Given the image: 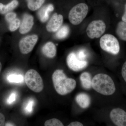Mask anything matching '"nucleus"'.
<instances>
[{"instance_id": "nucleus-22", "label": "nucleus", "mask_w": 126, "mask_h": 126, "mask_svg": "<svg viewBox=\"0 0 126 126\" xmlns=\"http://www.w3.org/2000/svg\"><path fill=\"white\" fill-rule=\"evenodd\" d=\"M77 58L81 61H87L88 56V53L87 50L84 49L79 50L76 53Z\"/></svg>"}, {"instance_id": "nucleus-19", "label": "nucleus", "mask_w": 126, "mask_h": 126, "mask_svg": "<svg viewBox=\"0 0 126 126\" xmlns=\"http://www.w3.org/2000/svg\"><path fill=\"white\" fill-rule=\"evenodd\" d=\"M69 31L70 30L68 26L64 25L58 30L55 34V36L56 38L59 39L65 38L68 35Z\"/></svg>"}, {"instance_id": "nucleus-27", "label": "nucleus", "mask_w": 126, "mask_h": 126, "mask_svg": "<svg viewBox=\"0 0 126 126\" xmlns=\"http://www.w3.org/2000/svg\"><path fill=\"white\" fill-rule=\"evenodd\" d=\"M122 75L124 81L126 82V61L124 63L122 68Z\"/></svg>"}, {"instance_id": "nucleus-15", "label": "nucleus", "mask_w": 126, "mask_h": 126, "mask_svg": "<svg viewBox=\"0 0 126 126\" xmlns=\"http://www.w3.org/2000/svg\"><path fill=\"white\" fill-rule=\"evenodd\" d=\"M19 2L17 0H13L6 5L0 2V14H5L12 11L18 6Z\"/></svg>"}, {"instance_id": "nucleus-28", "label": "nucleus", "mask_w": 126, "mask_h": 126, "mask_svg": "<svg viewBox=\"0 0 126 126\" xmlns=\"http://www.w3.org/2000/svg\"><path fill=\"white\" fill-rule=\"evenodd\" d=\"M5 123V116L2 113H0V126H4Z\"/></svg>"}, {"instance_id": "nucleus-30", "label": "nucleus", "mask_w": 126, "mask_h": 126, "mask_svg": "<svg viewBox=\"0 0 126 126\" xmlns=\"http://www.w3.org/2000/svg\"><path fill=\"white\" fill-rule=\"evenodd\" d=\"M122 19L123 21L126 22V3L125 5V10H124V14L122 16Z\"/></svg>"}, {"instance_id": "nucleus-8", "label": "nucleus", "mask_w": 126, "mask_h": 126, "mask_svg": "<svg viewBox=\"0 0 126 126\" xmlns=\"http://www.w3.org/2000/svg\"><path fill=\"white\" fill-rule=\"evenodd\" d=\"M66 61L69 68L75 72L82 70L88 65L87 61L79 60L74 52H71L69 54L67 57Z\"/></svg>"}, {"instance_id": "nucleus-10", "label": "nucleus", "mask_w": 126, "mask_h": 126, "mask_svg": "<svg viewBox=\"0 0 126 126\" xmlns=\"http://www.w3.org/2000/svg\"><path fill=\"white\" fill-rule=\"evenodd\" d=\"M63 17L62 15L55 13L47 23L46 28L49 32H55L61 27Z\"/></svg>"}, {"instance_id": "nucleus-29", "label": "nucleus", "mask_w": 126, "mask_h": 126, "mask_svg": "<svg viewBox=\"0 0 126 126\" xmlns=\"http://www.w3.org/2000/svg\"><path fill=\"white\" fill-rule=\"evenodd\" d=\"M83 124L79 122H72L68 125V126H83Z\"/></svg>"}, {"instance_id": "nucleus-7", "label": "nucleus", "mask_w": 126, "mask_h": 126, "mask_svg": "<svg viewBox=\"0 0 126 126\" xmlns=\"http://www.w3.org/2000/svg\"><path fill=\"white\" fill-rule=\"evenodd\" d=\"M38 37L36 35H29L23 38L19 43V48L21 53L28 54L33 50L38 41Z\"/></svg>"}, {"instance_id": "nucleus-12", "label": "nucleus", "mask_w": 126, "mask_h": 126, "mask_svg": "<svg viewBox=\"0 0 126 126\" xmlns=\"http://www.w3.org/2000/svg\"><path fill=\"white\" fill-rule=\"evenodd\" d=\"M42 52L44 55L49 58H54L56 54V46L53 43L49 42L43 46Z\"/></svg>"}, {"instance_id": "nucleus-18", "label": "nucleus", "mask_w": 126, "mask_h": 126, "mask_svg": "<svg viewBox=\"0 0 126 126\" xmlns=\"http://www.w3.org/2000/svg\"><path fill=\"white\" fill-rule=\"evenodd\" d=\"M45 0H26L28 8L33 11L39 9Z\"/></svg>"}, {"instance_id": "nucleus-26", "label": "nucleus", "mask_w": 126, "mask_h": 126, "mask_svg": "<svg viewBox=\"0 0 126 126\" xmlns=\"http://www.w3.org/2000/svg\"><path fill=\"white\" fill-rule=\"evenodd\" d=\"M16 94L15 93H12L7 99V102L8 104H11L14 102L16 100Z\"/></svg>"}, {"instance_id": "nucleus-20", "label": "nucleus", "mask_w": 126, "mask_h": 126, "mask_svg": "<svg viewBox=\"0 0 126 126\" xmlns=\"http://www.w3.org/2000/svg\"><path fill=\"white\" fill-rule=\"evenodd\" d=\"M7 80L10 82L20 83L23 82L24 78L21 75L11 74L7 77Z\"/></svg>"}, {"instance_id": "nucleus-13", "label": "nucleus", "mask_w": 126, "mask_h": 126, "mask_svg": "<svg viewBox=\"0 0 126 126\" xmlns=\"http://www.w3.org/2000/svg\"><path fill=\"white\" fill-rule=\"evenodd\" d=\"M53 5L52 4H49L43 6L39 11L38 15L41 21L44 23L47 21L49 18V14L54 10Z\"/></svg>"}, {"instance_id": "nucleus-31", "label": "nucleus", "mask_w": 126, "mask_h": 126, "mask_svg": "<svg viewBox=\"0 0 126 126\" xmlns=\"http://www.w3.org/2000/svg\"><path fill=\"white\" fill-rule=\"evenodd\" d=\"M1 69H2V64H1V63L0 62V73L1 72Z\"/></svg>"}, {"instance_id": "nucleus-3", "label": "nucleus", "mask_w": 126, "mask_h": 126, "mask_svg": "<svg viewBox=\"0 0 126 126\" xmlns=\"http://www.w3.org/2000/svg\"><path fill=\"white\" fill-rule=\"evenodd\" d=\"M24 79L26 84L32 91L39 93L43 91L44 88L43 79L36 70L33 69L28 70Z\"/></svg>"}, {"instance_id": "nucleus-17", "label": "nucleus", "mask_w": 126, "mask_h": 126, "mask_svg": "<svg viewBox=\"0 0 126 126\" xmlns=\"http://www.w3.org/2000/svg\"><path fill=\"white\" fill-rule=\"evenodd\" d=\"M116 33L119 38L126 41V22L121 21L118 24Z\"/></svg>"}, {"instance_id": "nucleus-11", "label": "nucleus", "mask_w": 126, "mask_h": 126, "mask_svg": "<svg viewBox=\"0 0 126 126\" xmlns=\"http://www.w3.org/2000/svg\"><path fill=\"white\" fill-rule=\"evenodd\" d=\"M33 25V17L29 14H25L20 26V33L21 34L27 33L31 29Z\"/></svg>"}, {"instance_id": "nucleus-21", "label": "nucleus", "mask_w": 126, "mask_h": 126, "mask_svg": "<svg viewBox=\"0 0 126 126\" xmlns=\"http://www.w3.org/2000/svg\"><path fill=\"white\" fill-rule=\"evenodd\" d=\"M45 126H63V124L61 121L57 118H52L47 120L44 124Z\"/></svg>"}, {"instance_id": "nucleus-6", "label": "nucleus", "mask_w": 126, "mask_h": 126, "mask_svg": "<svg viewBox=\"0 0 126 126\" xmlns=\"http://www.w3.org/2000/svg\"><path fill=\"white\" fill-rule=\"evenodd\" d=\"M106 28V24L102 20L93 21L87 27V35L90 39L98 38L104 33Z\"/></svg>"}, {"instance_id": "nucleus-16", "label": "nucleus", "mask_w": 126, "mask_h": 126, "mask_svg": "<svg viewBox=\"0 0 126 126\" xmlns=\"http://www.w3.org/2000/svg\"><path fill=\"white\" fill-rule=\"evenodd\" d=\"M80 79L83 88L86 89L91 88L92 87V79L89 73L87 72L83 73L80 75Z\"/></svg>"}, {"instance_id": "nucleus-5", "label": "nucleus", "mask_w": 126, "mask_h": 126, "mask_svg": "<svg viewBox=\"0 0 126 126\" xmlns=\"http://www.w3.org/2000/svg\"><path fill=\"white\" fill-rule=\"evenodd\" d=\"M99 44L102 49L111 54H117L120 51L119 41L115 36L111 34H106L102 36Z\"/></svg>"}, {"instance_id": "nucleus-25", "label": "nucleus", "mask_w": 126, "mask_h": 126, "mask_svg": "<svg viewBox=\"0 0 126 126\" xmlns=\"http://www.w3.org/2000/svg\"><path fill=\"white\" fill-rule=\"evenodd\" d=\"M34 104L33 100L32 99L29 100L25 108V110L26 112L27 113H31L33 111Z\"/></svg>"}, {"instance_id": "nucleus-14", "label": "nucleus", "mask_w": 126, "mask_h": 126, "mask_svg": "<svg viewBox=\"0 0 126 126\" xmlns=\"http://www.w3.org/2000/svg\"><path fill=\"white\" fill-rule=\"evenodd\" d=\"M75 100L81 108H88L90 104L91 99L90 96L84 93L79 94L76 96Z\"/></svg>"}, {"instance_id": "nucleus-9", "label": "nucleus", "mask_w": 126, "mask_h": 126, "mask_svg": "<svg viewBox=\"0 0 126 126\" xmlns=\"http://www.w3.org/2000/svg\"><path fill=\"white\" fill-rule=\"evenodd\" d=\"M110 119L116 126H126V112L121 109H114L110 114Z\"/></svg>"}, {"instance_id": "nucleus-24", "label": "nucleus", "mask_w": 126, "mask_h": 126, "mask_svg": "<svg viewBox=\"0 0 126 126\" xmlns=\"http://www.w3.org/2000/svg\"><path fill=\"white\" fill-rule=\"evenodd\" d=\"M16 15L15 13L9 12L7 13L5 16V19L6 20L9 24L16 18Z\"/></svg>"}, {"instance_id": "nucleus-4", "label": "nucleus", "mask_w": 126, "mask_h": 126, "mask_svg": "<svg viewBox=\"0 0 126 126\" xmlns=\"http://www.w3.org/2000/svg\"><path fill=\"white\" fill-rule=\"evenodd\" d=\"M89 7L84 3H80L74 6L68 15L69 21L72 24L77 25L82 22L87 15Z\"/></svg>"}, {"instance_id": "nucleus-2", "label": "nucleus", "mask_w": 126, "mask_h": 126, "mask_svg": "<svg viewBox=\"0 0 126 126\" xmlns=\"http://www.w3.org/2000/svg\"><path fill=\"white\" fill-rule=\"evenodd\" d=\"M92 87L97 92L106 96L112 95L116 91V87L112 79L105 74L95 75L92 79Z\"/></svg>"}, {"instance_id": "nucleus-23", "label": "nucleus", "mask_w": 126, "mask_h": 126, "mask_svg": "<svg viewBox=\"0 0 126 126\" xmlns=\"http://www.w3.org/2000/svg\"><path fill=\"white\" fill-rule=\"evenodd\" d=\"M21 24L20 21L18 18L15 20L9 23V30L11 32L15 31L20 27Z\"/></svg>"}, {"instance_id": "nucleus-1", "label": "nucleus", "mask_w": 126, "mask_h": 126, "mask_svg": "<svg viewBox=\"0 0 126 126\" xmlns=\"http://www.w3.org/2000/svg\"><path fill=\"white\" fill-rule=\"evenodd\" d=\"M55 89L59 94L65 95L72 92L76 88V81L68 78L62 70H55L52 76Z\"/></svg>"}]
</instances>
